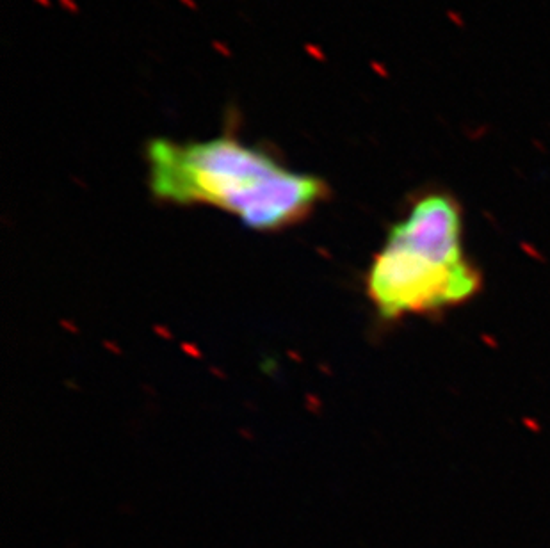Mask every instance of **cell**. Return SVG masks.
<instances>
[{
  "label": "cell",
  "mask_w": 550,
  "mask_h": 548,
  "mask_svg": "<svg viewBox=\"0 0 550 548\" xmlns=\"http://www.w3.org/2000/svg\"><path fill=\"white\" fill-rule=\"evenodd\" d=\"M483 287L463 248L462 205L447 191L422 193L390 228L367 274V296L383 321L460 307Z\"/></svg>",
  "instance_id": "obj_2"
},
{
  "label": "cell",
  "mask_w": 550,
  "mask_h": 548,
  "mask_svg": "<svg viewBox=\"0 0 550 548\" xmlns=\"http://www.w3.org/2000/svg\"><path fill=\"white\" fill-rule=\"evenodd\" d=\"M148 184L159 202L209 205L257 232H278L308 218L326 200L328 186L314 175L285 168L235 137L146 145Z\"/></svg>",
  "instance_id": "obj_1"
}]
</instances>
